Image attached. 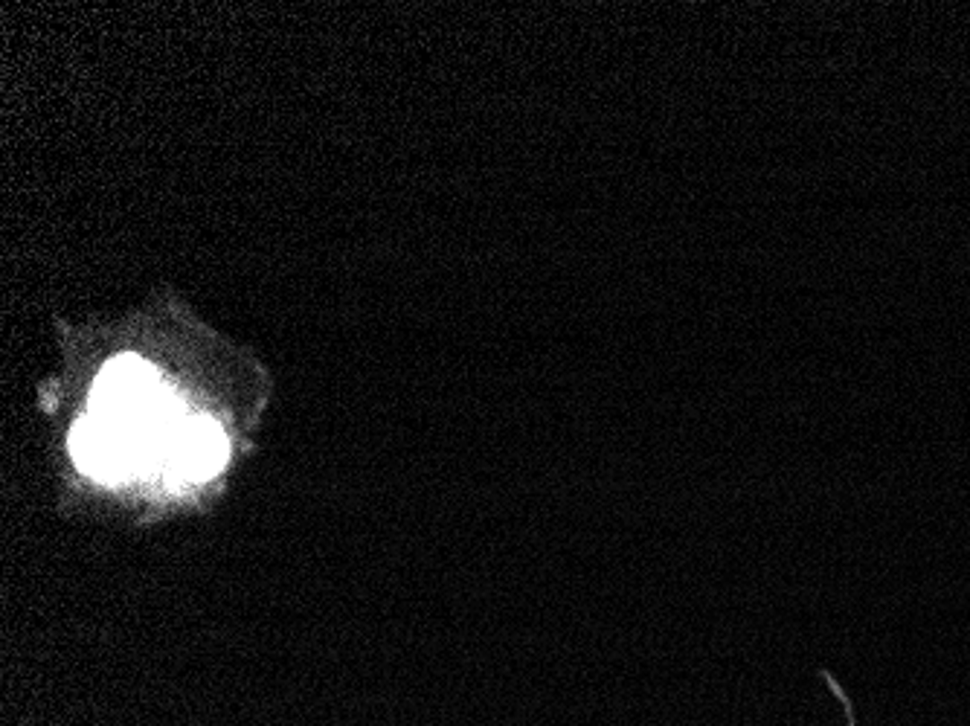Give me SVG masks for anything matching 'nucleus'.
Segmentation results:
<instances>
[{
  "mask_svg": "<svg viewBox=\"0 0 970 726\" xmlns=\"http://www.w3.org/2000/svg\"><path fill=\"white\" fill-rule=\"evenodd\" d=\"M227 462V436L206 418H183L169 439L163 471L180 483L213 477Z\"/></svg>",
  "mask_w": 970,
  "mask_h": 726,
  "instance_id": "1",
  "label": "nucleus"
}]
</instances>
